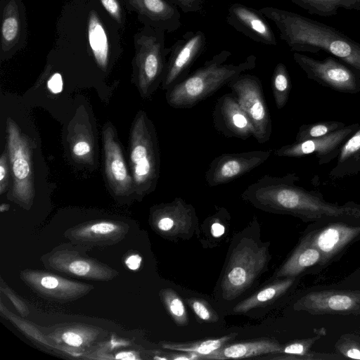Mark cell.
I'll use <instances>...</instances> for the list:
<instances>
[{
	"mask_svg": "<svg viewBox=\"0 0 360 360\" xmlns=\"http://www.w3.org/2000/svg\"><path fill=\"white\" fill-rule=\"evenodd\" d=\"M141 262L142 258L139 254L131 253L126 257L124 264L129 269L136 271L140 268Z\"/></svg>",
	"mask_w": 360,
	"mask_h": 360,
	"instance_id": "cell-45",
	"label": "cell"
},
{
	"mask_svg": "<svg viewBox=\"0 0 360 360\" xmlns=\"http://www.w3.org/2000/svg\"><path fill=\"white\" fill-rule=\"evenodd\" d=\"M104 168L108 184L117 196L135 193L134 182L115 127L106 123L103 129Z\"/></svg>",
	"mask_w": 360,
	"mask_h": 360,
	"instance_id": "cell-18",
	"label": "cell"
},
{
	"mask_svg": "<svg viewBox=\"0 0 360 360\" xmlns=\"http://www.w3.org/2000/svg\"><path fill=\"white\" fill-rule=\"evenodd\" d=\"M295 63L307 77L336 91L355 94L360 92V77L347 64L333 56L317 60L298 52L293 53Z\"/></svg>",
	"mask_w": 360,
	"mask_h": 360,
	"instance_id": "cell-11",
	"label": "cell"
},
{
	"mask_svg": "<svg viewBox=\"0 0 360 360\" xmlns=\"http://www.w3.org/2000/svg\"><path fill=\"white\" fill-rule=\"evenodd\" d=\"M184 13H195L202 10L205 0H169Z\"/></svg>",
	"mask_w": 360,
	"mask_h": 360,
	"instance_id": "cell-41",
	"label": "cell"
},
{
	"mask_svg": "<svg viewBox=\"0 0 360 360\" xmlns=\"http://www.w3.org/2000/svg\"><path fill=\"white\" fill-rule=\"evenodd\" d=\"M271 84L276 106L281 110L287 104L291 90L290 77L283 63H278L276 65Z\"/></svg>",
	"mask_w": 360,
	"mask_h": 360,
	"instance_id": "cell-34",
	"label": "cell"
},
{
	"mask_svg": "<svg viewBox=\"0 0 360 360\" xmlns=\"http://www.w3.org/2000/svg\"><path fill=\"white\" fill-rule=\"evenodd\" d=\"M275 24L280 38L294 52L323 51L350 67L360 77V44L338 30L300 14L266 6L259 9Z\"/></svg>",
	"mask_w": 360,
	"mask_h": 360,
	"instance_id": "cell-3",
	"label": "cell"
},
{
	"mask_svg": "<svg viewBox=\"0 0 360 360\" xmlns=\"http://www.w3.org/2000/svg\"><path fill=\"white\" fill-rule=\"evenodd\" d=\"M160 298L168 313L179 326L188 323V314L181 298L171 288H164L160 291Z\"/></svg>",
	"mask_w": 360,
	"mask_h": 360,
	"instance_id": "cell-35",
	"label": "cell"
},
{
	"mask_svg": "<svg viewBox=\"0 0 360 360\" xmlns=\"http://www.w3.org/2000/svg\"><path fill=\"white\" fill-rule=\"evenodd\" d=\"M271 150H250L224 153L216 157L205 172V181L210 187L229 183L258 167L271 155Z\"/></svg>",
	"mask_w": 360,
	"mask_h": 360,
	"instance_id": "cell-17",
	"label": "cell"
},
{
	"mask_svg": "<svg viewBox=\"0 0 360 360\" xmlns=\"http://www.w3.org/2000/svg\"><path fill=\"white\" fill-rule=\"evenodd\" d=\"M322 255L302 236L298 243L275 274L276 278L298 277L303 274H316L321 269Z\"/></svg>",
	"mask_w": 360,
	"mask_h": 360,
	"instance_id": "cell-25",
	"label": "cell"
},
{
	"mask_svg": "<svg viewBox=\"0 0 360 360\" xmlns=\"http://www.w3.org/2000/svg\"><path fill=\"white\" fill-rule=\"evenodd\" d=\"M211 233L214 238H219L225 232L224 226L219 221L215 219L211 225Z\"/></svg>",
	"mask_w": 360,
	"mask_h": 360,
	"instance_id": "cell-46",
	"label": "cell"
},
{
	"mask_svg": "<svg viewBox=\"0 0 360 360\" xmlns=\"http://www.w3.org/2000/svg\"><path fill=\"white\" fill-rule=\"evenodd\" d=\"M337 353L345 358L360 359V337L353 333L342 335L335 345Z\"/></svg>",
	"mask_w": 360,
	"mask_h": 360,
	"instance_id": "cell-37",
	"label": "cell"
},
{
	"mask_svg": "<svg viewBox=\"0 0 360 360\" xmlns=\"http://www.w3.org/2000/svg\"><path fill=\"white\" fill-rule=\"evenodd\" d=\"M231 52L222 50L166 91L167 104L178 109L191 108L247 70L256 67L257 58L250 55L238 64L226 63Z\"/></svg>",
	"mask_w": 360,
	"mask_h": 360,
	"instance_id": "cell-4",
	"label": "cell"
},
{
	"mask_svg": "<svg viewBox=\"0 0 360 360\" xmlns=\"http://www.w3.org/2000/svg\"><path fill=\"white\" fill-rule=\"evenodd\" d=\"M166 32L143 25L134 37L135 53L132 60L133 80L144 98H148L161 85L171 47L165 46Z\"/></svg>",
	"mask_w": 360,
	"mask_h": 360,
	"instance_id": "cell-6",
	"label": "cell"
},
{
	"mask_svg": "<svg viewBox=\"0 0 360 360\" xmlns=\"http://www.w3.org/2000/svg\"><path fill=\"white\" fill-rule=\"evenodd\" d=\"M186 301L200 320L210 323L219 320L218 314L207 301L196 297L188 298Z\"/></svg>",
	"mask_w": 360,
	"mask_h": 360,
	"instance_id": "cell-39",
	"label": "cell"
},
{
	"mask_svg": "<svg viewBox=\"0 0 360 360\" xmlns=\"http://www.w3.org/2000/svg\"><path fill=\"white\" fill-rule=\"evenodd\" d=\"M1 290L4 292L5 295L10 299V300L13 302V305L18 311V312L24 316H26L29 314V310L25 304V303L20 300L17 295H15L13 292L9 289L7 286L4 287L3 285H1Z\"/></svg>",
	"mask_w": 360,
	"mask_h": 360,
	"instance_id": "cell-42",
	"label": "cell"
},
{
	"mask_svg": "<svg viewBox=\"0 0 360 360\" xmlns=\"http://www.w3.org/2000/svg\"><path fill=\"white\" fill-rule=\"evenodd\" d=\"M122 33L98 0H71L61 10L50 54L82 53L107 72L123 52Z\"/></svg>",
	"mask_w": 360,
	"mask_h": 360,
	"instance_id": "cell-1",
	"label": "cell"
},
{
	"mask_svg": "<svg viewBox=\"0 0 360 360\" xmlns=\"http://www.w3.org/2000/svg\"><path fill=\"white\" fill-rule=\"evenodd\" d=\"M302 236L321 252L323 270L360 240V221L329 219L314 221L307 227Z\"/></svg>",
	"mask_w": 360,
	"mask_h": 360,
	"instance_id": "cell-9",
	"label": "cell"
},
{
	"mask_svg": "<svg viewBox=\"0 0 360 360\" xmlns=\"http://www.w3.org/2000/svg\"><path fill=\"white\" fill-rule=\"evenodd\" d=\"M128 11L137 14L143 25L171 33L181 26V14L169 0H124Z\"/></svg>",
	"mask_w": 360,
	"mask_h": 360,
	"instance_id": "cell-24",
	"label": "cell"
},
{
	"mask_svg": "<svg viewBox=\"0 0 360 360\" xmlns=\"http://www.w3.org/2000/svg\"><path fill=\"white\" fill-rule=\"evenodd\" d=\"M227 86L250 119L259 143L267 142L272 133V122L261 80L255 75L241 74Z\"/></svg>",
	"mask_w": 360,
	"mask_h": 360,
	"instance_id": "cell-10",
	"label": "cell"
},
{
	"mask_svg": "<svg viewBox=\"0 0 360 360\" xmlns=\"http://www.w3.org/2000/svg\"><path fill=\"white\" fill-rule=\"evenodd\" d=\"M207 46L205 34L188 31L171 46L161 88L166 91L184 79Z\"/></svg>",
	"mask_w": 360,
	"mask_h": 360,
	"instance_id": "cell-14",
	"label": "cell"
},
{
	"mask_svg": "<svg viewBox=\"0 0 360 360\" xmlns=\"http://www.w3.org/2000/svg\"><path fill=\"white\" fill-rule=\"evenodd\" d=\"M299 180L295 173L282 176L265 174L250 184L241 198L263 211L291 215L306 223L329 219L360 221V204L328 202L321 193L297 186Z\"/></svg>",
	"mask_w": 360,
	"mask_h": 360,
	"instance_id": "cell-2",
	"label": "cell"
},
{
	"mask_svg": "<svg viewBox=\"0 0 360 360\" xmlns=\"http://www.w3.org/2000/svg\"><path fill=\"white\" fill-rule=\"evenodd\" d=\"M346 126L340 121H320L311 124H302L300 127L295 141H302L328 135Z\"/></svg>",
	"mask_w": 360,
	"mask_h": 360,
	"instance_id": "cell-36",
	"label": "cell"
},
{
	"mask_svg": "<svg viewBox=\"0 0 360 360\" xmlns=\"http://www.w3.org/2000/svg\"><path fill=\"white\" fill-rule=\"evenodd\" d=\"M129 229V225L122 221L96 220L70 229L65 235L77 245L103 246L121 241Z\"/></svg>",
	"mask_w": 360,
	"mask_h": 360,
	"instance_id": "cell-23",
	"label": "cell"
},
{
	"mask_svg": "<svg viewBox=\"0 0 360 360\" xmlns=\"http://www.w3.org/2000/svg\"><path fill=\"white\" fill-rule=\"evenodd\" d=\"M9 161L7 149L4 150L0 158V194H4L9 184Z\"/></svg>",
	"mask_w": 360,
	"mask_h": 360,
	"instance_id": "cell-40",
	"label": "cell"
},
{
	"mask_svg": "<svg viewBox=\"0 0 360 360\" xmlns=\"http://www.w3.org/2000/svg\"><path fill=\"white\" fill-rule=\"evenodd\" d=\"M236 335L237 333H231L228 335L223 336L217 339H207L188 342H165L161 345L162 347L165 349L179 352H191L200 354L202 356L219 349Z\"/></svg>",
	"mask_w": 360,
	"mask_h": 360,
	"instance_id": "cell-33",
	"label": "cell"
},
{
	"mask_svg": "<svg viewBox=\"0 0 360 360\" xmlns=\"http://www.w3.org/2000/svg\"><path fill=\"white\" fill-rule=\"evenodd\" d=\"M282 345L275 340L259 339L231 345H224L201 359H228L253 357L267 354H278Z\"/></svg>",
	"mask_w": 360,
	"mask_h": 360,
	"instance_id": "cell-27",
	"label": "cell"
},
{
	"mask_svg": "<svg viewBox=\"0 0 360 360\" xmlns=\"http://www.w3.org/2000/svg\"><path fill=\"white\" fill-rule=\"evenodd\" d=\"M1 60L11 57L25 45L27 21L22 0H1Z\"/></svg>",
	"mask_w": 360,
	"mask_h": 360,
	"instance_id": "cell-20",
	"label": "cell"
},
{
	"mask_svg": "<svg viewBox=\"0 0 360 360\" xmlns=\"http://www.w3.org/2000/svg\"><path fill=\"white\" fill-rule=\"evenodd\" d=\"M152 226L160 234L167 237L188 236L197 224L194 207L181 198L162 203L151 209Z\"/></svg>",
	"mask_w": 360,
	"mask_h": 360,
	"instance_id": "cell-19",
	"label": "cell"
},
{
	"mask_svg": "<svg viewBox=\"0 0 360 360\" xmlns=\"http://www.w3.org/2000/svg\"><path fill=\"white\" fill-rule=\"evenodd\" d=\"M360 127L353 123L322 137L295 141L274 150L278 157L301 158L315 154L319 165L328 164L339 154L342 144Z\"/></svg>",
	"mask_w": 360,
	"mask_h": 360,
	"instance_id": "cell-16",
	"label": "cell"
},
{
	"mask_svg": "<svg viewBox=\"0 0 360 360\" xmlns=\"http://www.w3.org/2000/svg\"><path fill=\"white\" fill-rule=\"evenodd\" d=\"M41 259L47 269L91 281H108L118 275L115 269L79 252L70 244L55 248Z\"/></svg>",
	"mask_w": 360,
	"mask_h": 360,
	"instance_id": "cell-12",
	"label": "cell"
},
{
	"mask_svg": "<svg viewBox=\"0 0 360 360\" xmlns=\"http://www.w3.org/2000/svg\"><path fill=\"white\" fill-rule=\"evenodd\" d=\"M298 277H285L264 287L250 297L239 302L234 308L236 313H245L254 308L271 302L284 295L292 288Z\"/></svg>",
	"mask_w": 360,
	"mask_h": 360,
	"instance_id": "cell-31",
	"label": "cell"
},
{
	"mask_svg": "<svg viewBox=\"0 0 360 360\" xmlns=\"http://www.w3.org/2000/svg\"><path fill=\"white\" fill-rule=\"evenodd\" d=\"M20 278L41 297L62 303L79 299L94 289L92 285L69 280L40 270H22Z\"/></svg>",
	"mask_w": 360,
	"mask_h": 360,
	"instance_id": "cell-15",
	"label": "cell"
},
{
	"mask_svg": "<svg viewBox=\"0 0 360 360\" xmlns=\"http://www.w3.org/2000/svg\"><path fill=\"white\" fill-rule=\"evenodd\" d=\"M8 210V205L7 204H2L0 207V210L1 212L6 211Z\"/></svg>",
	"mask_w": 360,
	"mask_h": 360,
	"instance_id": "cell-47",
	"label": "cell"
},
{
	"mask_svg": "<svg viewBox=\"0 0 360 360\" xmlns=\"http://www.w3.org/2000/svg\"><path fill=\"white\" fill-rule=\"evenodd\" d=\"M215 129L227 138L246 140L253 136L254 127L232 93L220 96L212 112Z\"/></svg>",
	"mask_w": 360,
	"mask_h": 360,
	"instance_id": "cell-21",
	"label": "cell"
},
{
	"mask_svg": "<svg viewBox=\"0 0 360 360\" xmlns=\"http://www.w3.org/2000/svg\"><path fill=\"white\" fill-rule=\"evenodd\" d=\"M226 22L254 41L277 45L274 32L259 10L240 3L231 4L228 8Z\"/></svg>",
	"mask_w": 360,
	"mask_h": 360,
	"instance_id": "cell-22",
	"label": "cell"
},
{
	"mask_svg": "<svg viewBox=\"0 0 360 360\" xmlns=\"http://www.w3.org/2000/svg\"><path fill=\"white\" fill-rule=\"evenodd\" d=\"M311 15L331 17L340 8L360 11V0H290Z\"/></svg>",
	"mask_w": 360,
	"mask_h": 360,
	"instance_id": "cell-32",
	"label": "cell"
},
{
	"mask_svg": "<svg viewBox=\"0 0 360 360\" xmlns=\"http://www.w3.org/2000/svg\"><path fill=\"white\" fill-rule=\"evenodd\" d=\"M108 15L117 22L124 32L126 25L127 9L124 0H98Z\"/></svg>",
	"mask_w": 360,
	"mask_h": 360,
	"instance_id": "cell-38",
	"label": "cell"
},
{
	"mask_svg": "<svg viewBox=\"0 0 360 360\" xmlns=\"http://www.w3.org/2000/svg\"><path fill=\"white\" fill-rule=\"evenodd\" d=\"M6 149L13 177L11 195L14 201L29 209L35 195L31 143L10 117L6 120Z\"/></svg>",
	"mask_w": 360,
	"mask_h": 360,
	"instance_id": "cell-8",
	"label": "cell"
},
{
	"mask_svg": "<svg viewBox=\"0 0 360 360\" xmlns=\"http://www.w3.org/2000/svg\"><path fill=\"white\" fill-rule=\"evenodd\" d=\"M322 336L316 333L312 337L295 340L282 346L273 359L280 360H336L345 359L338 353H324L310 351L313 345Z\"/></svg>",
	"mask_w": 360,
	"mask_h": 360,
	"instance_id": "cell-30",
	"label": "cell"
},
{
	"mask_svg": "<svg viewBox=\"0 0 360 360\" xmlns=\"http://www.w3.org/2000/svg\"><path fill=\"white\" fill-rule=\"evenodd\" d=\"M69 127L68 143L74 160L90 163L94 153V140L88 122L77 117Z\"/></svg>",
	"mask_w": 360,
	"mask_h": 360,
	"instance_id": "cell-29",
	"label": "cell"
},
{
	"mask_svg": "<svg viewBox=\"0 0 360 360\" xmlns=\"http://www.w3.org/2000/svg\"><path fill=\"white\" fill-rule=\"evenodd\" d=\"M63 82L61 75L56 72H53L47 81V88L54 94H59L63 91Z\"/></svg>",
	"mask_w": 360,
	"mask_h": 360,
	"instance_id": "cell-43",
	"label": "cell"
},
{
	"mask_svg": "<svg viewBox=\"0 0 360 360\" xmlns=\"http://www.w3.org/2000/svg\"><path fill=\"white\" fill-rule=\"evenodd\" d=\"M168 359L172 360H195L201 359V355L191 352H183L179 353H168Z\"/></svg>",
	"mask_w": 360,
	"mask_h": 360,
	"instance_id": "cell-44",
	"label": "cell"
},
{
	"mask_svg": "<svg viewBox=\"0 0 360 360\" xmlns=\"http://www.w3.org/2000/svg\"><path fill=\"white\" fill-rule=\"evenodd\" d=\"M293 309L311 315L360 316V288H326L306 292Z\"/></svg>",
	"mask_w": 360,
	"mask_h": 360,
	"instance_id": "cell-13",
	"label": "cell"
},
{
	"mask_svg": "<svg viewBox=\"0 0 360 360\" xmlns=\"http://www.w3.org/2000/svg\"><path fill=\"white\" fill-rule=\"evenodd\" d=\"M337 163L329 172L332 179H342L360 172V127L342 144Z\"/></svg>",
	"mask_w": 360,
	"mask_h": 360,
	"instance_id": "cell-28",
	"label": "cell"
},
{
	"mask_svg": "<svg viewBox=\"0 0 360 360\" xmlns=\"http://www.w3.org/2000/svg\"><path fill=\"white\" fill-rule=\"evenodd\" d=\"M266 246L243 239L233 250L221 281L222 296L232 300L250 287L269 262Z\"/></svg>",
	"mask_w": 360,
	"mask_h": 360,
	"instance_id": "cell-7",
	"label": "cell"
},
{
	"mask_svg": "<svg viewBox=\"0 0 360 360\" xmlns=\"http://www.w3.org/2000/svg\"><path fill=\"white\" fill-rule=\"evenodd\" d=\"M129 141V165L135 193L143 198L155 189L160 169L155 128L143 110L138 112L132 123Z\"/></svg>",
	"mask_w": 360,
	"mask_h": 360,
	"instance_id": "cell-5",
	"label": "cell"
},
{
	"mask_svg": "<svg viewBox=\"0 0 360 360\" xmlns=\"http://www.w3.org/2000/svg\"><path fill=\"white\" fill-rule=\"evenodd\" d=\"M105 332L96 327L80 323H64L57 326L47 335L49 339L65 349H84L98 339Z\"/></svg>",
	"mask_w": 360,
	"mask_h": 360,
	"instance_id": "cell-26",
	"label": "cell"
}]
</instances>
